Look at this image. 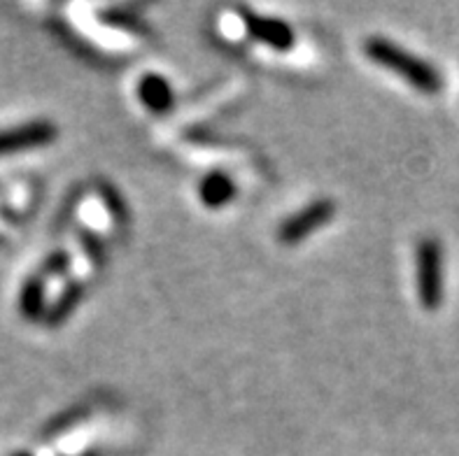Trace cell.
Listing matches in <instances>:
<instances>
[{
    "instance_id": "5",
    "label": "cell",
    "mask_w": 459,
    "mask_h": 456,
    "mask_svg": "<svg viewBox=\"0 0 459 456\" xmlns=\"http://www.w3.org/2000/svg\"><path fill=\"white\" fill-rule=\"evenodd\" d=\"M56 138V126L49 122H33L26 126L12 128L0 133V154H10V151H22L29 147L47 145Z\"/></svg>"
},
{
    "instance_id": "3",
    "label": "cell",
    "mask_w": 459,
    "mask_h": 456,
    "mask_svg": "<svg viewBox=\"0 0 459 456\" xmlns=\"http://www.w3.org/2000/svg\"><path fill=\"white\" fill-rule=\"evenodd\" d=\"M333 214H336V202L329 198H320V201L308 202L306 208L299 210L297 214H291L282 221L278 228V237L282 245H297L303 237H308L310 233L329 224Z\"/></svg>"
},
{
    "instance_id": "1",
    "label": "cell",
    "mask_w": 459,
    "mask_h": 456,
    "mask_svg": "<svg viewBox=\"0 0 459 456\" xmlns=\"http://www.w3.org/2000/svg\"><path fill=\"white\" fill-rule=\"evenodd\" d=\"M364 54L373 64L383 65L387 70H394L396 75L411 82L415 89L425 93H438L443 87V77L429 61H422L415 54L406 52L403 47L394 45L387 38H368L364 42Z\"/></svg>"
},
{
    "instance_id": "13",
    "label": "cell",
    "mask_w": 459,
    "mask_h": 456,
    "mask_svg": "<svg viewBox=\"0 0 459 456\" xmlns=\"http://www.w3.org/2000/svg\"><path fill=\"white\" fill-rule=\"evenodd\" d=\"M68 268H70V256L65 254V252H54V254L45 261L47 275H64Z\"/></svg>"
},
{
    "instance_id": "10",
    "label": "cell",
    "mask_w": 459,
    "mask_h": 456,
    "mask_svg": "<svg viewBox=\"0 0 459 456\" xmlns=\"http://www.w3.org/2000/svg\"><path fill=\"white\" fill-rule=\"evenodd\" d=\"M80 243L82 249L87 252V256L91 259V263L96 268H103L105 261H108V249L105 243L93 231H80Z\"/></svg>"
},
{
    "instance_id": "11",
    "label": "cell",
    "mask_w": 459,
    "mask_h": 456,
    "mask_svg": "<svg viewBox=\"0 0 459 456\" xmlns=\"http://www.w3.org/2000/svg\"><path fill=\"white\" fill-rule=\"evenodd\" d=\"M99 194H100V198H103L105 208L110 210V214L115 217V219H119V221L126 219V205H124V198L119 196V191H117L115 186L105 185L103 182V185L99 186Z\"/></svg>"
},
{
    "instance_id": "7",
    "label": "cell",
    "mask_w": 459,
    "mask_h": 456,
    "mask_svg": "<svg viewBox=\"0 0 459 456\" xmlns=\"http://www.w3.org/2000/svg\"><path fill=\"white\" fill-rule=\"evenodd\" d=\"M236 194H238V189H236V182L231 179V175L220 173V170L208 173L198 185V198L210 210H220L229 205L236 198Z\"/></svg>"
},
{
    "instance_id": "6",
    "label": "cell",
    "mask_w": 459,
    "mask_h": 456,
    "mask_svg": "<svg viewBox=\"0 0 459 456\" xmlns=\"http://www.w3.org/2000/svg\"><path fill=\"white\" fill-rule=\"evenodd\" d=\"M138 99L154 115H166L173 108L175 93L166 77H161L159 73H147L138 82Z\"/></svg>"
},
{
    "instance_id": "9",
    "label": "cell",
    "mask_w": 459,
    "mask_h": 456,
    "mask_svg": "<svg viewBox=\"0 0 459 456\" xmlns=\"http://www.w3.org/2000/svg\"><path fill=\"white\" fill-rule=\"evenodd\" d=\"M42 307H45V284H42L38 278H33L26 287H23L22 310L26 317L38 319L40 317Z\"/></svg>"
},
{
    "instance_id": "8",
    "label": "cell",
    "mask_w": 459,
    "mask_h": 456,
    "mask_svg": "<svg viewBox=\"0 0 459 456\" xmlns=\"http://www.w3.org/2000/svg\"><path fill=\"white\" fill-rule=\"evenodd\" d=\"M82 298H84V287H82L80 282L68 284V287L64 289V294L58 296L56 303H54V305L49 307V312H47V323H49V326H58V323H64L65 319H68L70 314L77 310V305L82 303Z\"/></svg>"
},
{
    "instance_id": "12",
    "label": "cell",
    "mask_w": 459,
    "mask_h": 456,
    "mask_svg": "<svg viewBox=\"0 0 459 456\" xmlns=\"http://www.w3.org/2000/svg\"><path fill=\"white\" fill-rule=\"evenodd\" d=\"M103 22L112 23V26H124V29H138V22H134V14H128V12L122 10H105L103 14Z\"/></svg>"
},
{
    "instance_id": "2",
    "label": "cell",
    "mask_w": 459,
    "mask_h": 456,
    "mask_svg": "<svg viewBox=\"0 0 459 456\" xmlns=\"http://www.w3.org/2000/svg\"><path fill=\"white\" fill-rule=\"evenodd\" d=\"M418 298L425 310H437L443 303V249L437 237L418 243Z\"/></svg>"
},
{
    "instance_id": "4",
    "label": "cell",
    "mask_w": 459,
    "mask_h": 456,
    "mask_svg": "<svg viewBox=\"0 0 459 456\" xmlns=\"http://www.w3.org/2000/svg\"><path fill=\"white\" fill-rule=\"evenodd\" d=\"M240 17H243L245 29L247 33L255 38L256 42H264V45L273 47L278 52H290L297 38H294V30L287 22L273 17H264V14H255L250 10H240Z\"/></svg>"
}]
</instances>
